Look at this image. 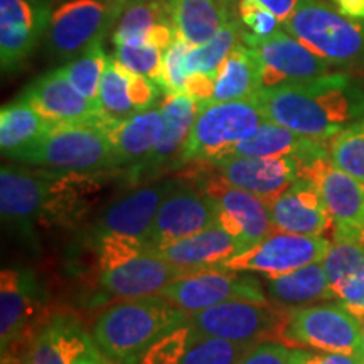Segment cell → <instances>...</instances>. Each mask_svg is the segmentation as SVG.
<instances>
[{"mask_svg":"<svg viewBox=\"0 0 364 364\" xmlns=\"http://www.w3.org/2000/svg\"><path fill=\"white\" fill-rule=\"evenodd\" d=\"M255 100L267 120L321 142L364 117V88L341 73L262 90Z\"/></svg>","mask_w":364,"mask_h":364,"instance_id":"obj_1","label":"cell"},{"mask_svg":"<svg viewBox=\"0 0 364 364\" xmlns=\"http://www.w3.org/2000/svg\"><path fill=\"white\" fill-rule=\"evenodd\" d=\"M189 314L161 295L112 304L93 326V341L113 364H140L157 341L188 324Z\"/></svg>","mask_w":364,"mask_h":364,"instance_id":"obj_2","label":"cell"},{"mask_svg":"<svg viewBox=\"0 0 364 364\" xmlns=\"http://www.w3.org/2000/svg\"><path fill=\"white\" fill-rule=\"evenodd\" d=\"M100 122L53 127L36 142L11 154L9 159L68 172H98L118 167L110 139Z\"/></svg>","mask_w":364,"mask_h":364,"instance_id":"obj_3","label":"cell"},{"mask_svg":"<svg viewBox=\"0 0 364 364\" xmlns=\"http://www.w3.org/2000/svg\"><path fill=\"white\" fill-rule=\"evenodd\" d=\"M284 31L332 66L364 65V22L349 19L322 0H302Z\"/></svg>","mask_w":364,"mask_h":364,"instance_id":"obj_4","label":"cell"},{"mask_svg":"<svg viewBox=\"0 0 364 364\" xmlns=\"http://www.w3.org/2000/svg\"><path fill=\"white\" fill-rule=\"evenodd\" d=\"M267 122L255 98L199 105L182 162H215Z\"/></svg>","mask_w":364,"mask_h":364,"instance_id":"obj_5","label":"cell"},{"mask_svg":"<svg viewBox=\"0 0 364 364\" xmlns=\"http://www.w3.org/2000/svg\"><path fill=\"white\" fill-rule=\"evenodd\" d=\"M289 317L290 309L272 300H228L189 314V324L204 336L235 343H282Z\"/></svg>","mask_w":364,"mask_h":364,"instance_id":"obj_6","label":"cell"},{"mask_svg":"<svg viewBox=\"0 0 364 364\" xmlns=\"http://www.w3.org/2000/svg\"><path fill=\"white\" fill-rule=\"evenodd\" d=\"M51 316L41 287L26 270L0 273V349L2 361L22 359L41 327Z\"/></svg>","mask_w":364,"mask_h":364,"instance_id":"obj_7","label":"cell"},{"mask_svg":"<svg viewBox=\"0 0 364 364\" xmlns=\"http://www.w3.org/2000/svg\"><path fill=\"white\" fill-rule=\"evenodd\" d=\"M282 343L364 358L363 322L341 302L290 309Z\"/></svg>","mask_w":364,"mask_h":364,"instance_id":"obj_8","label":"cell"},{"mask_svg":"<svg viewBox=\"0 0 364 364\" xmlns=\"http://www.w3.org/2000/svg\"><path fill=\"white\" fill-rule=\"evenodd\" d=\"M124 0H68L53 11L46 48L56 61L73 59L102 43L120 17Z\"/></svg>","mask_w":364,"mask_h":364,"instance_id":"obj_9","label":"cell"},{"mask_svg":"<svg viewBox=\"0 0 364 364\" xmlns=\"http://www.w3.org/2000/svg\"><path fill=\"white\" fill-rule=\"evenodd\" d=\"M159 295L188 314L228 300H268L265 287L257 277L221 265L188 273L164 287Z\"/></svg>","mask_w":364,"mask_h":364,"instance_id":"obj_10","label":"cell"},{"mask_svg":"<svg viewBox=\"0 0 364 364\" xmlns=\"http://www.w3.org/2000/svg\"><path fill=\"white\" fill-rule=\"evenodd\" d=\"M295 159L299 177L316 186L334 225L364 228V184L331 161L327 144Z\"/></svg>","mask_w":364,"mask_h":364,"instance_id":"obj_11","label":"cell"},{"mask_svg":"<svg viewBox=\"0 0 364 364\" xmlns=\"http://www.w3.org/2000/svg\"><path fill=\"white\" fill-rule=\"evenodd\" d=\"M218 225L216 201L189 179H174L147 238L149 250L188 238Z\"/></svg>","mask_w":364,"mask_h":364,"instance_id":"obj_12","label":"cell"},{"mask_svg":"<svg viewBox=\"0 0 364 364\" xmlns=\"http://www.w3.org/2000/svg\"><path fill=\"white\" fill-rule=\"evenodd\" d=\"M331 241L322 236L273 231L247 252L235 255L221 267L230 270L260 273L265 279L285 275L299 268L322 262Z\"/></svg>","mask_w":364,"mask_h":364,"instance_id":"obj_13","label":"cell"},{"mask_svg":"<svg viewBox=\"0 0 364 364\" xmlns=\"http://www.w3.org/2000/svg\"><path fill=\"white\" fill-rule=\"evenodd\" d=\"M255 49L262 70L263 90L299 85L331 75V63L314 54L285 31L247 44Z\"/></svg>","mask_w":364,"mask_h":364,"instance_id":"obj_14","label":"cell"},{"mask_svg":"<svg viewBox=\"0 0 364 364\" xmlns=\"http://www.w3.org/2000/svg\"><path fill=\"white\" fill-rule=\"evenodd\" d=\"M216 201L218 225L225 228L238 240L241 250L247 252L258 245L275 230L272 223L270 208L262 198L248 191L226 184L216 174L203 179L199 186ZM241 252V253H243Z\"/></svg>","mask_w":364,"mask_h":364,"instance_id":"obj_15","label":"cell"},{"mask_svg":"<svg viewBox=\"0 0 364 364\" xmlns=\"http://www.w3.org/2000/svg\"><path fill=\"white\" fill-rule=\"evenodd\" d=\"M193 272L198 270L164 260L147 248L98 272V289L108 299L147 297L159 295L164 287Z\"/></svg>","mask_w":364,"mask_h":364,"instance_id":"obj_16","label":"cell"},{"mask_svg":"<svg viewBox=\"0 0 364 364\" xmlns=\"http://www.w3.org/2000/svg\"><path fill=\"white\" fill-rule=\"evenodd\" d=\"M51 0H0V63L4 73L24 65L48 33Z\"/></svg>","mask_w":364,"mask_h":364,"instance_id":"obj_17","label":"cell"},{"mask_svg":"<svg viewBox=\"0 0 364 364\" xmlns=\"http://www.w3.org/2000/svg\"><path fill=\"white\" fill-rule=\"evenodd\" d=\"M253 346L204 336L188 322L157 341L140 364H238Z\"/></svg>","mask_w":364,"mask_h":364,"instance_id":"obj_18","label":"cell"},{"mask_svg":"<svg viewBox=\"0 0 364 364\" xmlns=\"http://www.w3.org/2000/svg\"><path fill=\"white\" fill-rule=\"evenodd\" d=\"M209 164L226 184L248 191L268 204L299 179V164L294 156H226Z\"/></svg>","mask_w":364,"mask_h":364,"instance_id":"obj_19","label":"cell"},{"mask_svg":"<svg viewBox=\"0 0 364 364\" xmlns=\"http://www.w3.org/2000/svg\"><path fill=\"white\" fill-rule=\"evenodd\" d=\"M172 181L174 179L142 186L117 199L105 209L95 223L93 233H91L93 238L115 235L144 241L147 245L154 220L164 198L169 193Z\"/></svg>","mask_w":364,"mask_h":364,"instance_id":"obj_20","label":"cell"},{"mask_svg":"<svg viewBox=\"0 0 364 364\" xmlns=\"http://www.w3.org/2000/svg\"><path fill=\"white\" fill-rule=\"evenodd\" d=\"M22 98L54 127L98 124L103 118L98 105L83 97L59 70L36 80Z\"/></svg>","mask_w":364,"mask_h":364,"instance_id":"obj_21","label":"cell"},{"mask_svg":"<svg viewBox=\"0 0 364 364\" xmlns=\"http://www.w3.org/2000/svg\"><path fill=\"white\" fill-rule=\"evenodd\" d=\"M51 171L2 166L0 169V213L4 225L26 230L39 221L48 201Z\"/></svg>","mask_w":364,"mask_h":364,"instance_id":"obj_22","label":"cell"},{"mask_svg":"<svg viewBox=\"0 0 364 364\" xmlns=\"http://www.w3.org/2000/svg\"><path fill=\"white\" fill-rule=\"evenodd\" d=\"M159 90L154 81L127 70L115 56H108L100 83V112L108 120H125L152 108Z\"/></svg>","mask_w":364,"mask_h":364,"instance_id":"obj_23","label":"cell"},{"mask_svg":"<svg viewBox=\"0 0 364 364\" xmlns=\"http://www.w3.org/2000/svg\"><path fill=\"white\" fill-rule=\"evenodd\" d=\"M97 348L75 316L51 312L24 358L29 364H80Z\"/></svg>","mask_w":364,"mask_h":364,"instance_id":"obj_24","label":"cell"},{"mask_svg":"<svg viewBox=\"0 0 364 364\" xmlns=\"http://www.w3.org/2000/svg\"><path fill=\"white\" fill-rule=\"evenodd\" d=\"M268 208L277 231L322 236L334 225L316 186L300 177Z\"/></svg>","mask_w":364,"mask_h":364,"instance_id":"obj_25","label":"cell"},{"mask_svg":"<svg viewBox=\"0 0 364 364\" xmlns=\"http://www.w3.org/2000/svg\"><path fill=\"white\" fill-rule=\"evenodd\" d=\"M100 125L110 139L118 167L127 164H136L139 167L161 139L164 117L161 108L152 107L125 120H108L103 117Z\"/></svg>","mask_w":364,"mask_h":364,"instance_id":"obj_26","label":"cell"},{"mask_svg":"<svg viewBox=\"0 0 364 364\" xmlns=\"http://www.w3.org/2000/svg\"><path fill=\"white\" fill-rule=\"evenodd\" d=\"M164 130L150 156L140 164L139 171H157L171 162H182L186 144L199 112V103L186 93L166 95L162 107Z\"/></svg>","mask_w":364,"mask_h":364,"instance_id":"obj_27","label":"cell"},{"mask_svg":"<svg viewBox=\"0 0 364 364\" xmlns=\"http://www.w3.org/2000/svg\"><path fill=\"white\" fill-rule=\"evenodd\" d=\"M150 252L176 265L201 270V268L223 265L243 250L233 235L228 233L223 226L215 225L188 238Z\"/></svg>","mask_w":364,"mask_h":364,"instance_id":"obj_28","label":"cell"},{"mask_svg":"<svg viewBox=\"0 0 364 364\" xmlns=\"http://www.w3.org/2000/svg\"><path fill=\"white\" fill-rule=\"evenodd\" d=\"M172 26L191 46L204 44L236 19V0H166Z\"/></svg>","mask_w":364,"mask_h":364,"instance_id":"obj_29","label":"cell"},{"mask_svg":"<svg viewBox=\"0 0 364 364\" xmlns=\"http://www.w3.org/2000/svg\"><path fill=\"white\" fill-rule=\"evenodd\" d=\"M265 290L268 300L285 309L314 306L322 300H338L322 262L267 279Z\"/></svg>","mask_w":364,"mask_h":364,"instance_id":"obj_30","label":"cell"},{"mask_svg":"<svg viewBox=\"0 0 364 364\" xmlns=\"http://www.w3.org/2000/svg\"><path fill=\"white\" fill-rule=\"evenodd\" d=\"M262 90V70L257 53L245 43L236 44L218 70L211 102L255 98Z\"/></svg>","mask_w":364,"mask_h":364,"instance_id":"obj_31","label":"cell"},{"mask_svg":"<svg viewBox=\"0 0 364 364\" xmlns=\"http://www.w3.org/2000/svg\"><path fill=\"white\" fill-rule=\"evenodd\" d=\"M321 142L312 140L307 136L295 134L294 130L287 129L284 125L267 120L262 127H258L252 135L236 145L231 150L230 156L243 157H280L294 156L299 157L306 154L307 150Z\"/></svg>","mask_w":364,"mask_h":364,"instance_id":"obj_32","label":"cell"},{"mask_svg":"<svg viewBox=\"0 0 364 364\" xmlns=\"http://www.w3.org/2000/svg\"><path fill=\"white\" fill-rule=\"evenodd\" d=\"M54 125L27 103L24 98L6 105L0 112V149L6 157L36 142Z\"/></svg>","mask_w":364,"mask_h":364,"instance_id":"obj_33","label":"cell"},{"mask_svg":"<svg viewBox=\"0 0 364 364\" xmlns=\"http://www.w3.org/2000/svg\"><path fill=\"white\" fill-rule=\"evenodd\" d=\"M159 22H172L166 0H124L113 31V44H142Z\"/></svg>","mask_w":364,"mask_h":364,"instance_id":"obj_34","label":"cell"},{"mask_svg":"<svg viewBox=\"0 0 364 364\" xmlns=\"http://www.w3.org/2000/svg\"><path fill=\"white\" fill-rule=\"evenodd\" d=\"M241 34H243V26L240 19H233L228 22L215 38L204 44L191 46L184 56L186 75L189 76L193 73L218 75L221 63L233 51L235 46L241 43Z\"/></svg>","mask_w":364,"mask_h":364,"instance_id":"obj_35","label":"cell"},{"mask_svg":"<svg viewBox=\"0 0 364 364\" xmlns=\"http://www.w3.org/2000/svg\"><path fill=\"white\" fill-rule=\"evenodd\" d=\"M108 56L103 51L102 43L90 46L78 56L73 58L70 63L59 68V71L65 75V78L80 91L83 97L91 100L93 103H98L100 83H102V76L107 68Z\"/></svg>","mask_w":364,"mask_h":364,"instance_id":"obj_36","label":"cell"},{"mask_svg":"<svg viewBox=\"0 0 364 364\" xmlns=\"http://www.w3.org/2000/svg\"><path fill=\"white\" fill-rule=\"evenodd\" d=\"M326 144L331 161L364 184V117Z\"/></svg>","mask_w":364,"mask_h":364,"instance_id":"obj_37","label":"cell"},{"mask_svg":"<svg viewBox=\"0 0 364 364\" xmlns=\"http://www.w3.org/2000/svg\"><path fill=\"white\" fill-rule=\"evenodd\" d=\"M164 53L161 48L142 43V44H118L115 46V56L127 70L136 75L145 76L159 85L162 90L164 80Z\"/></svg>","mask_w":364,"mask_h":364,"instance_id":"obj_38","label":"cell"},{"mask_svg":"<svg viewBox=\"0 0 364 364\" xmlns=\"http://www.w3.org/2000/svg\"><path fill=\"white\" fill-rule=\"evenodd\" d=\"M236 16L243 26L241 43L245 44L267 39L280 31L275 14L257 0H236Z\"/></svg>","mask_w":364,"mask_h":364,"instance_id":"obj_39","label":"cell"},{"mask_svg":"<svg viewBox=\"0 0 364 364\" xmlns=\"http://www.w3.org/2000/svg\"><path fill=\"white\" fill-rule=\"evenodd\" d=\"M191 44L176 33V38L164 53V80L162 91L169 93H184V83L188 75L184 70V56Z\"/></svg>","mask_w":364,"mask_h":364,"instance_id":"obj_40","label":"cell"},{"mask_svg":"<svg viewBox=\"0 0 364 364\" xmlns=\"http://www.w3.org/2000/svg\"><path fill=\"white\" fill-rule=\"evenodd\" d=\"M302 348H290L282 343L265 341L253 346L238 364H300Z\"/></svg>","mask_w":364,"mask_h":364,"instance_id":"obj_41","label":"cell"},{"mask_svg":"<svg viewBox=\"0 0 364 364\" xmlns=\"http://www.w3.org/2000/svg\"><path fill=\"white\" fill-rule=\"evenodd\" d=\"M218 75H209V73H193L186 78L184 93L194 98L199 105L209 103L215 93Z\"/></svg>","mask_w":364,"mask_h":364,"instance_id":"obj_42","label":"cell"},{"mask_svg":"<svg viewBox=\"0 0 364 364\" xmlns=\"http://www.w3.org/2000/svg\"><path fill=\"white\" fill-rule=\"evenodd\" d=\"M338 302L348 309L349 312H353L359 321L363 322L364 318V267L361 272L358 273L354 279L349 282V285L343 290V294L339 295Z\"/></svg>","mask_w":364,"mask_h":364,"instance_id":"obj_43","label":"cell"},{"mask_svg":"<svg viewBox=\"0 0 364 364\" xmlns=\"http://www.w3.org/2000/svg\"><path fill=\"white\" fill-rule=\"evenodd\" d=\"M300 364H364V358L344 353L307 351V349H302Z\"/></svg>","mask_w":364,"mask_h":364,"instance_id":"obj_44","label":"cell"},{"mask_svg":"<svg viewBox=\"0 0 364 364\" xmlns=\"http://www.w3.org/2000/svg\"><path fill=\"white\" fill-rule=\"evenodd\" d=\"M257 2H260L265 7L270 9V11L275 14L277 19L284 24V22L297 11V7L302 4V0H257Z\"/></svg>","mask_w":364,"mask_h":364,"instance_id":"obj_45","label":"cell"},{"mask_svg":"<svg viewBox=\"0 0 364 364\" xmlns=\"http://www.w3.org/2000/svg\"><path fill=\"white\" fill-rule=\"evenodd\" d=\"M331 2L349 19L364 22V0H331Z\"/></svg>","mask_w":364,"mask_h":364,"instance_id":"obj_46","label":"cell"},{"mask_svg":"<svg viewBox=\"0 0 364 364\" xmlns=\"http://www.w3.org/2000/svg\"><path fill=\"white\" fill-rule=\"evenodd\" d=\"M80 364H113V363L108 358H105V354L100 351V348H97L93 353H90L88 356L81 359Z\"/></svg>","mask_w":364,"mask_h":364,"instance_id":"obj_47","label":"cell"},{"mask_svg":"<svg viewBox=\"0 0 364 364\" xmlns=\"http://www.w3.org/2000/svg\"><path fill=\"white\" fill-rule=\"evenodd\" d=\"M2 364H29V363H27L26 358H22V359H6V361H2Z\"/></svg>","mask_w":364,"mask_h":364,"instance_id":"obj_48","label":"cell"},{"mask_svg":"<svg viewBox=\"0 0 364 364\" xmlns=\"http://www.w3.org/2000/svg\"><path fill=\"white\" fill-rule=\"evenodd\" d=\"M363 324H364V318H363Z\"/></svg>","mask_w":364,"mask_h":364,"instance_id":"obj_49","label":"cell"}]
</instances>
